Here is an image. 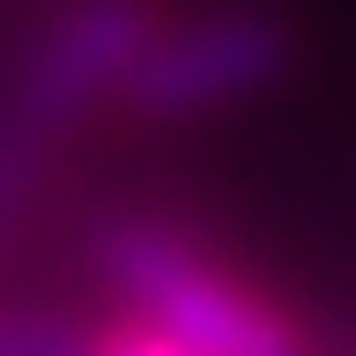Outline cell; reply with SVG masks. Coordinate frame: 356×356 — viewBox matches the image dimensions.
Returning a JSON list of instances; mask_svg holds the SVG:
<instances>
[{"instance_id":"obj_1","label":"cell","mask_w":356,"mask_h":356,"mask_svg":"<svg viewBox=\"0 0 356 356\" xmlns=\"http://www.w3.org/2000/svg\"><path fill=\"white\" fill-rule=\"evenodd\" d=\"M111 289L134 305V319L186 356H297V327L267 305L252 282H238L222 260H208L171 222L127 216L97 245Z\"/></svg>"},{"instance_id":"obj_2","label":"cell","mask_w":356,"mask_h":356,"mask_svg":"<svg viewBox=\"0 0 356 356\" xmlns=\"http://www.w3.org/2000/svg\"><path fill=\"white\" fill-rule=\"evenodd\" d=\"M282 74V30L260 15H200L186 30H156L141 67L127 74V97L156 119L222 111Z\"/></svg>"},{"instance_id":"obj_3","label":"cell","mask_w":356,"mask_h":356,"mask_svg":"<svg viewBox=\"0 0 356 356\" xmlns=\"http://www.w3.org/2000/svg\"><path fill=\"white\" fill-rule=\"evenodd\" d=\"M156 44L149 0H74L22 67V104L38 119H67V111L97 104L104 89H127L141 52Z\"/></svg>"},{"instance_id":"obj_4","label":"cell","mask_w":356,"mask_h":356,"mask_svg":"<svg viewBox=\"0 0 356 356\" xmlns=\"http://www.w3.org/2000/svg\"><path fill=\"white\" fill-rule=\"evenodd\" d=\"M0 356H89V334L30 312H0Z\"/></svg>"},{"instance_id":"obj_5","label":"cell","mask_w":356,"mask_h":356,"mask_svg":"<svg viewBox=\"0 0 356 356\" xmlns=\"http://www.w3.org/2000/svg\"><path fill=\"white\" fill-rule=\"evenodd\" d=\"M89 356H186V349H178V341H163V334H149L141 319H134V327H119V334H97V341H89Z\"/></svg>"}]
</instances>
